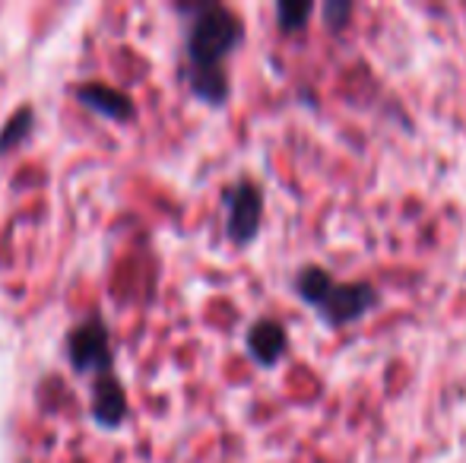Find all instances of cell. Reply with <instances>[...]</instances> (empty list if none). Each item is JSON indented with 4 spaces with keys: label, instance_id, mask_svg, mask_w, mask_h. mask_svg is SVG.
<instances>
[{
    "label": "cell",
    "instance_id": "5b68a950",
    "mask_svg": "<svg viewBox=\"0 0 466 463\" xmlns=\"http://www.w3.org/2000/svg\"><path fill=\"white\" fill-rule=\"evenodd\" d=\"M74 99L80 108H86L89 115L96 117H105L111 124H134L137 121V106L124 89L111 86V83H102V80H89V83H80L74 89Z\"/></svg>",
    "mask_w": 466,
    "mask_h": 463
},
{
    "label": "cell",
    "instance_id": "8992f818",
    "mask_svg": "<svg viewBox=\"0 0 466 463\" xmlns=\"http://www.w3.org/2000/svg\"><path fill=\"white\" fill-rule=\"evenodd\" d=\"M89 416L102 432H117L124 428L130 416V400L127 390H124L117 371H108V375H98L93 381V400H89Z\"/></svg>",
    "mask_w": 466,
    "mask_h": 463
},
{
    "label": "cell",
    "instance_id": "277c9868",
    "mask_svg": "<svg viewBox=\"0 0 466 463\" xmlns=\"http://www.w3.org/2000/svg\"><path fill=\"white\" fill-rule=\"evenodd\" d=\"M222 210H226V238L235 247L254 245L264 226V187L251 178H238L222 191Z\"/></svg>",
    "mask_w": 466,
    "mask_h": 463
},
{
    "label": "cell",
    "instance_id": "30bf717a",
    "mask_svg": "<svg viewBox=\"0 0 466 463\" xmlns=\"http://www.w3.org/2000/svg\"><path fill=\"white\" fill-rule=\"evenodd\" d=\"M320 13H324V23L330 25L333 32H339L346 23H350L352 4H346V0H327V4L320 6Z\"/></svg>",
    "mask_w": 466,
    "mask_h": 463
},
{
    "label": "cell",
    "instance_id": "ba28073f",
    "mask_svg": "<svg viewBox=\"0 0 466 463\" xmlns=\"http://www.w3.org/2000/svg\"><path fill=\"white\" fill-rule=\"evenodd\" d=\"M32 134H35V108L29 102H23L16 112L0 124V159L10 156L13 149L25 146L32 140Z\"/></svg>",
    "mask_w": 466,
    "mask_h": 463
},
{
    "label": "cell",
    "instance_id": "7a4b0ae2",
    "mask_svg": "<svg viewBox=\"0 0 466 463\" xmlns=\"http://www.w3.org/2000/svg\"><path fill=\"white\" fill-rule=\"evenodd\" d=\"M292 289L308 308L318 311V317L327 327H346V324L362 321L378 308L380 296L371 283L365 279H352V283H339L330 270L318 264H308L295 273Z\"/></svg>",
    "mask_w": 466,
    "mask_h": 463
},
{
    "label": "cell",
    "instance_id": "6da1fadb",
    "mask_svg": "<svg viewBox=\"0 0 466 463\" xmlns=\"http://www.w3.org/2000/svg\"><path fill=\"white\" fill-rule=\"evenodd\" d=\"M185 16V83L197 102L222 108L232 96L228 57L245 45V19L216 0H185L175 4Z\"/></svg>",
    "mask_w": 466,
    "mask_h": 463
},
{
    "label": "cell",
    "instance_id": "52a82bcc",
    "mask_svg": "<svg viewBox=\"0 0 466 463\" xmlns=\"http://www.w3.org/2000/svg\"><path fill=\"white\" fill-rule=\"evenodd\" d=\"M245 349L254 365L260 368H277L289 349V334L277 317H258L245 334Z\"/></svg>",
    "mask_w": 466,
    "mask_h": 463
},
{
    "label": "cell",
    "instance_id": "9c48e42d",
    "mask_svg": "<svg viewBox=\"0 0 466 463\" xmlns=\"http://www.w3.org/2000/svg\"><path fill=\"white\" fill-rule=\"evenodd\" d=\"M314 16V4L311 0H279L277 4V23H279V32L292 35V32H301L308 25V19Z\"/></svg>",
    "mask_w": 466,
    "mask_h": 463
},
{
    "label": "cell",
    "instance_id": "3957f363",
    "mask_svg": "<svg viewBox=\"0 0 466 463\" xmlns=\"http://www.w3.org/2000/svg\"><path fill=\"white\" fill-rule=\"evenodd\" d=\"M67 362L76 377H98L115 371V347H111V330L102 311H89L83 315L74 327L67 330Z\"/></svg>",
    "mask_w": 466,
    "mask_h": 463
}]
</instances>
